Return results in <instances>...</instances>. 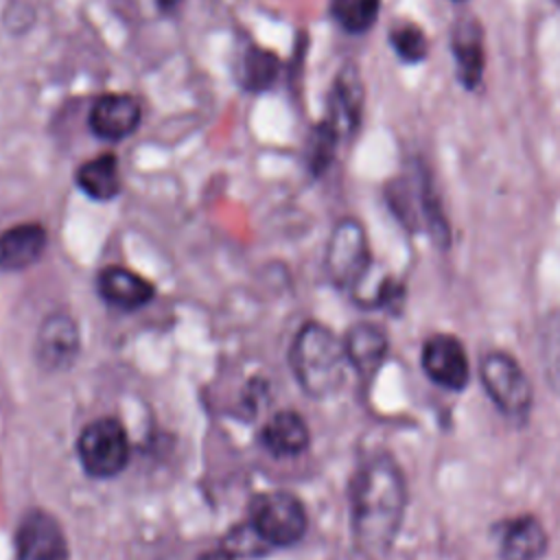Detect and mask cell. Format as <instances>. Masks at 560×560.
<instances>
[{"label": "cell", "mask_w": 560, "mask_h": 560, "mask_svg": "<svg viewBox=\"0 0 560 560\" xmlns=\"http://www.w3.org/2000/svg\"><path fill=\"white\" fill-rule=\"evenodd\" d=\"M407 503L405 477L389 455L370 457L352 481V532L370 553H385L398 536Z\"/></svg>", "instance_id": "obj_1"}, {"label": "cell", "mask_w": 560, "mask_h": 560, "mask_svg": "<svg viewBox=\"0 0 560 560\" xmlns=\"http://www.w3.org/2000/svg\"><path fill=\"white\" fill-rule=\"evenodd\" d=\"M289 363L298 385L311 398L332 396L346 374L348 357L343 339L317 322H306L291 346Z\"/></svg>", "instance_id": "obj_2"}, {"label": "cell", "mask_w": 560, "mask_h": 560, "mask_svg": "<svg viewBox=\"0 0 560 560\" xmlns=\"http://www.w3.org/2000/svg\"><path fill=\"white\" fill-rule=\"evenodd\" d=\"M77 455L83 470L96 479H109L129 462V438L116 418H98L83 427L77 440Z\"/></svg>", "instance_id": "obj_3"}, {"label": "cell", "mask_w": 560, "mask_h": 560, "mask_svg": "<svg viewBox=\"0 0 560 560\" xmlns=\"http://www.w3.org/2000/svg\"><path fill=\"white\" fill-rule=\"evenodd\" d=\"M249 523L267 540L271 549L291 547L306 534V510L302 501L289 492H267L252 501Z\"/></svg>", "instance_id": "obj_4"}, {"label": "cell", "mask_w": 560, "mask_h": 560, "mask_svg": "<svg viewBox=\"0 0 560 560\" xmlns=\"http://www.w3.org/2000/svg\"><path fill=\"white\" fill-rule=\"evenodd\" d=\"M479 378L483 383L486 394L490 400L510 418H525L534 389L523 372V368L516 363L514 357L508 352H488L479 363Z\"/></svg>", "instance_id": "obj_5"}, {"label": "cell", "mask_w": 560, "mask_h": 560, "mask_svg": "<svg viewBox=\"0 0 560 560\" xmlns=\"http://www.w3.org/2000/svg\"><path fill=\"white\" fill-rule=\"evenodd\" d=\"M324 262L328 278L341 289H352L370 271L368 236L357 219H341L332 228Z\"/></svg>", "instance_id": "obj_6"}, {"label": "cell", "mask_w": 560, "mask_h": 560, "mask_svg": "<svg viewBox=\"0 0 560 560\" xmlns=\"http://www.w3.org/2000/svg\"><path fill=\"white\" fill-rule=\"evenodd\" d=\"M18 560H70L59 521L46 510H28L15 532Z\"/></svg>", "instance_id": "obj_7"}, {"label": "cell", "mask_w": 560, "mask_h": 560, "mask_svg": "<svg viewBox=\"0 0 560 560\" xmlns=\"http://www.w3.org/2000/svg\"><path fill=\"white\" fill-rule=\"evenodd\" d=\"M424 374L446 389H464L470 378V363L462 341L453 335H433L422 346Z\"/></svg>", "instance_id": "obj_8"}, {"label": "cell", "mask_w": 560, "mask_h": 560, "mask_svg": "<svg viewBox=\"0 0 560 560\" xmlns=\"http://www.w3.org/2000/svg\"><path fill=\"white\" fill-rule=\"evenodd\" d=\"M81 350V337L79 326L68 313H50L37 332V361L42 368L50 372H59L70 368Z\"/></svg>", "instance_id": "obj_9"}, {"label": "cell", "mask_w": 560, "mask_h": 560, "mask_svg": "<svg viewBox=\"0 0 560 560\" xmlns=\"http://www.w3.org/2000/svg\"><path fill=\"white\" fill-rule=\"evenodd\" d=\"M363 81L354 66H343L330 88L328 96V116L326 120L337 129L341 138L352 136L361 122L363 112Z\"/></svg>", "instance_id": "obj_10"}, {"label": "cell", "mask_w": 560, "mask_h": 560, "mask_svg": "<svg viewBox=\"0 0 560 560\" xmlns=\"http://www.w3.org/2000/svg\"><path fill=\"white\" fill-rule=\"evenodd\" d=\"M140 103L129 94H103L90 109V127L103 140H122L140 125Z\"/></svg>", "instance_id": "obj_11"}, {"label": "cell", "mask_w": 560, "mask_h": 560, "mask_svg": "<svg viewBox=\"0 0 560 560\" xmlns=\"http://www.w3.org/2000/svg\"><path fill=\"white\" fill-rule=\"evenodd\" d=\"M451 50L457 66V79L466 90H475L481 83L486 68L483 31L475 18H464L455 24Z\"/></svg>", "instance_id": "obj_12"}, {"label": "cell", "mask_w": 560, "mask_h": 560, "mask_svg": "<svg viewBox=\"0 0 560 560\" xmlns=\"http://www.w3.org/2000/svg\"><path fill=\"white\" fill-rule=\"evenodd\" d=\"M48 236L39 223H18L0 232V269L22 271L35 265L44 249Z\"/></svg>", "instance_id": "obj_13"}, {"label": "cell", "mask_w": 560, "mask_h": 560, "mask_svg": "<svg viewBox=\"0 0 560 560\" xmlns=\"http://www.w3.org/2000/svg\"><path fill=\"white\" fill-rule=\"evenodd\" d=\"M343 350L348 365H352L361 378H372L385 361L387 337L378 326L359 322L346 332Z\"/></svg>", "instance_id": "obj_14"}, {"label": "cell", "mask_w": 560, "mask_h": 560, "mask_svg": "<svg viewBox=\"0 0 560 560\" xmlns=\"http://www.w3.org/2000/svg\"><path fill=\"white\" fill-rule=\"evenodd\" d=\"M98 293L105 302L131 311L149 304L153 300V284L138 276L136 271H129L125 267H105L101 269L96 278Z\"/></svg>", "instance_id": "obj_15"}, {"label": "cell", "mask_w": 560, "mask_h": 560, "mask_svg": "<svg viewBox=\"0 0 560 560\" xmlns=\"http://www.w3.org/2000/svg\"><path fill=\"white\" fill-rule=\"evenodd\" d=\"M501 560H540L547 551V532L534 516H516L503 525Z\"/></svg>", "instance_id": "obj_16"}, {"label": "cell", "mask_w": 560, "mask_h": 560, "mask_svg": "<svg viewBox=\"0 0 560 560\" xmlns=\"http://www.w3.org/2000/svg\"><path fill=\"white\" fill-rule=\"evenodd\" d=\"M262 446L276 457H293L308 448L311 435L304 418L293 409H282L271 416L260 433Z\"/></svg>", "instance_id": "obj_17"}, {"label": "cell", "mask_w": 560, "mask_h": 560, "mask_svg": "<svg viewBox=\"0 0 560 560\" xmlns=\"http://www.w3.org/2000/svg\"><path fill=\"white\" fill-rule=\"evenodd\" d=\"M77 186L96 201H109L120 192V168L114 153H103L77 168Z\"/></svg>", "instance_id": "obj_18"}, {"label": "cell", "mask_w": 560, "mask_h": 560, "mask_svg": "<svg viewBox=\"0 0 560 560\" xmlns=\"http://www.w3.org/2000/svg\"><path fill=\"white\" fill-rule=\"evenodd\" d=\"M381 0H330L335 22L352 35L370 31L378 18Z\"/></svg>", "instance_id": "obj_19"}, {"label": "cell", "mask_w": 560, "mask_h": 560, "mask_svg": "<svg viewBox=\"0 0 560 560\" xmlns=\"http://www.w3.org/2000/svg\"><path fill=\"white\" fill-rule=\"evenodd\" d=\"M339 140H341V136L326 118L317 127H313V131L308 136V144H306V166H308L311 175L319 177L322 173H326V168L335 160Z\"/></svg>", "instance_id": "obj_20"}, {"label": "cell", "mask_w": 560, "mask_h": 560, "mask_svg": "<svg viewBox=\"0 0 560 560\" xmlns=\"http://www.w3.org/2000/svg\"><path fill=\"white\" fill-rule=\"evenodd\" d=\"M280 72V61L273 52L262 50V48H252L245 55L243 63V83L247 90L260 92L273 85L276 77Z\"/></svg>", "instance_id": "obj_21"}, {"label": "cell", "mask_w": 560, "mask_h": 560, "mask_svg": "<svg viewBox=\"0 0 560 560\" xmlns=\"http://www.w3.org/2000/svg\"><path fill=\"white\" fill-rule=\"evenodd\" d=\"M540 357L549 385L560 394V313H553L542 322Z\"/></svg>", "instance_id": "obj_22"}, {"label": "cell", "mask_w": 560, "mask_h": 560, "mask_svg": "<svg viewBox=\"0 0 560 560\" xmlns=\"http://www.w3.org/2000/svg\"><path fill=\"white\" fill-rule=\"evenodd\" d=\"M389 44L396 50V55L407 63H418L429 52L427 35L422 33L420 26H416L411 22H402V24L394 26L389 33Z\"/></svg>", "instance_id": "obj_23"}, {"label": "cell", "mask_w": 560, "mask_h": 560, "mask_svg": "<svg viewBox=\"0 0 560 560\" xmlns=\"http://www.w3.org/2000/svg\"><path fill=\"white\" fill-rule=\"evenodd\" d=\"M223 547L228 551H232L234 556H260V553H267L271 547L267 545V540L254 529V525L247 521L238 527H234L225 540H223Z\"/></svg>", "instance_id": "obj_24"}, {"label": "cell", "mask_w": 560, "mask_h": 560, "mask_svg": "<svg viewBox=\"0 0 560 560\" xmlns=\"http://www.w3.org/2000/svg\"><path fill=\"white\" fill-rule=\"evenodd\" d=\"M236 556L232 551H228L223 545L217 547V549H210V551H203L197 560H234Z\"/></svg>", "instance_id": "obj_25"}, {"label": "cell", "mask_w": 560, "mask_h": 560, "mask_svg": "<svg viewBox=\"0 0 560 560\" xmlns=\"http://www.w3.org/2000/svg\"><path fill=\"white\" fill-rule=\"evenodd\" d=\"M158 4H160L162 9H173V7L179 4V0H158Z\"/></svg>", "instance_id": "obj_26"}, {"label": "cell", "mask_w": 560, "mask_h": 560, "mask_svg": "<svg viewBox=\"0 0 560 560\" xmlns=\"http://www.w3.org/2000/svg\"><path fill=\"white\" fill-rule=\"evenodd\" d=\"M556 4H558V7H560V0H556Z\"/></svg>", "instance_id": "obj_27"}]
</instances>
